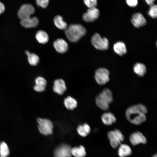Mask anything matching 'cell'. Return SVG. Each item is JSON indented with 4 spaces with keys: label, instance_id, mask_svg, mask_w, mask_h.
Listing matches in <instances>:
<instances>
[{
    "label": "cell",
    "instance_id": "9c48e42d",
    "mask_svg": "<svg viewBox=\"0 0 157 157\" xmlns=\"http://www.w3.org/2000/svg\"><path fill=\"white\" fill-rule=\"evenodd\" d=\"M99 15V12L97 8H88L87 11L84 13L82 17L87 22H91L97 19Z\"/></svg>",
    "mask_w": 157,
    "mask_h": 157
},
{
    "label": "cell",
    "instance_id": "2e32d148",
    "mask_svg": "<svg viewBox=\"0 0 157 157\" xmlns=\"http://www.w3.org/2000/svg\"><path fill=\"white\" fill-rule=\"evenodd\" d=\"M35 85L34 89L36 92H41L45 90L47 82L45 79L41 76H38L35 80Z\"/></svg>",
    "mask_w": 157,
    "mask_h": 157
},
{
    "label": "cell",
    "instance_id": "5bb4252c",
    "mask_svg": "<svg viewBox=\"0 0 157 157\" xmlns=\"http://www.w3.org/2000/svg\"><path fill=\"white\" fill-rule=\"evenodd\" d=\"M53 89L54 92L58 94H63L67 89L65 82L61 78L55 80L54 81Z\"/></svg>",
    "mask_w": 157,
    "mask_h": 157
},
{
    "label": "cell",
    "instance_id": "d6986e66",
    "mask_svg": "<svg viewBox=\"0 0 157 157\" xmlns=\"http://www.w3.org/2000/svg\"><path fill=\"white\" fill-rule=\"evenodd\" d=\"M118 152L120 157H125L130 155L132 154L131 149L130 147L125 144H120Z\"/></svg>",
    "mask_w": 157,
    "mask_h": 157
},
{
    "label": "cell",
    "instance_id": "83f0119b",
    "mask_svg": "<svg viewBox=\"0 0 157 157\" xmlns=\"http://www.w3.org/2000/svg\"><path fill=\"white\" fill-rule=\"evenodd\" d=\"M83 1L88 8H96L97 4V0H83Z\"/></svg>",
    "mask_w": 157,
    "mask_h": 157
},
{
    "label": "cell",
    "instance_id": "4dcf8cb0",
    "mask_svg": "<svg viewBox=\"0 0 157 157\" xmlns=\"http://www.w3.org/2000/svg\"><path fill=\"white\" fill-rule=\"evenodd\" d=\"M127 4L132 7H136L138 4V0H126Z\"/></svg>",
    "mask_w": 157,
    "mask_h": 157
},
{
    "label": "cell",
    "instance_id": "836d02e7",
    "mask_svg": "<svg viewBox=\"0 0 157 157\" xmlns=\"http://www.w3.org/2000/svg\"><path fill=\"white\" fill-rule=\"evenodd\" d=\"M152 157H157V155L156 154L154 155Z\"/></svg>",
    "mask_w": 157,
    "mask_h": 157
},
{
    "label": "cell",
    "instance_id": "6da1fadb",
    "mask_svg": "<svg viewBox=\"0 0 157 157\" xmlns=\"http://www.w3.org/2000/svg\"><path fill=\"white\" fill-rule=\"evenodd\" d=\"M147 107L141 104L132 106L127 108L126 116L127 119L131 123L139 125L146 120Z\"/></svg>",
    "mask_w": 157,
    "mask_h": 157
},
{
    "label": "cell",
    "instance_id": "ac0fdd59",
    "mask_svg": "<svg viewBox=\"0 0 157 157\" xmlns=\"http://www.w3.org/2000/svg\"><path fill=\"white\" fill-rule=\"evenodd\" d=\"M113 49L118 55L122 56L127 53L126 45L123 42L119 41L115 43L113 45Z\"/></svg>",
    "mask_w": 157,
    "mask_h": 157
},
{
    "label": "cell",
    "instance_id": "cb8c5ba5",
    "mask_svg": "<svg viewBox=\"0 0 157 157\" xmlns=\"http://www.w3.org/2000/svg\"><path fill=\"white\" fill-rule=\"evenodd\" d=\"M25 53L27 56L28 60L30 65L35 66L38 64L40 58L37 54L33 53H31L27 50Z\"/></svg>",
    "mask_w": 157,
    "mask_h": 157
},
{
    "label": "cell",
    "instance_id": "e0dca14e",
    "mask_svg": "<svg viewBox=\"0 0 157 157\" xmlns=\"http://www.w3.org/2000/svg\"><path fill=\"white\" fill-rule=\"evenodd\" d=\"M101 119L103 123L106 125H111L116 120L115 115L110 112L103 114L101 116Z\"/></svg>",
    "mask_w": 157,
    "mask_h": 157
},
{
    "label": "cell",
    "instance_id": "1f68e13d",
    "mask_svg": "<svg viewBox=\"0 0 157 157\" xmlns=\"http://www.w3.org/2000/svg\"><path fill=\"white\" fill-rule=\"evenodd\" d=\"M5 10V7L4 4L0 1V15L2 14Z\"/></svg>",
    "mask_w": 157,
    "mask_h": 157
},
{
    "label": "cell",
    "instance_id": "4316f807",
    "mask_svg": "<svg viewBox=\"0 0 157 157\" xmlns=\"http://www.w3.org/2000/svg\"><path fill=\"white\" fill-rule=\"evenodd\" d=\"M148 14L152 18H156L157 16V5L153 4L150 6L149 10L148 12Z\"/></svg>",
    "mask_w": 157,
    "mask_h": 157
},
{
    "label": "cell",
    "instance_id": "44dd1931",
    "mask_svg": "<svg viewBox=\"0 0 157 157\" xmlns=\"http://www.w3.org/2000/svg\"><path fill=\"white\" fill-rule=\"evenodd\" d=\"M35 36L38 41L42 44L47 43L49 40V37L48 34L46 32L42 30L38 31L36 33Z\"/></svg>",
    "mask_w": 157,
    "mask_h": 157
},
{
    "label": "cell",
    "instance_id": "484cf974",
    "mask_svg": "<svg viewBox=\"0 0 157 157\" xmlns=\"http://www.w3.org/2000/svg\"><path fill=\"white\" fill-rule=\"evenodd\" d=\"M9 153V150L7 144L4 142H1L0 143V157H7Z\"/></svg>",
    "mask_w": 157,
    "mask_h": 157
},
{
    "label": "cell",
    "instance_id": "9a60e30c",
    "mask_svg": "<svg viewBox=\"0 0 157 157\" xmlns=\"http://www.w3.org/2000/svg\"><path fill=\"white\" fill-rule=\"evenodd\" d=\"M20 24L26 28H30L36 27L38 24L39 20L35 17H29L21 19Z\"/></svg>",
    "mask_w": 157,
    "mask_h": 157
},
{
    "label": "cell",
    "instance_id": "7a4b0ae2",
    "mask_svg": "<svg viewBox=\"0 0 157 157\" xmlns=\"http://www.w3.org/2000/svg\"><path fill=\"white\" fill-rule=\"evenodd\" d=\"M65 32L66 37L70 42L76 43L86 34L87 31L81 24H72L67 27Z\"/></svg>",
    "mask_w": 157,
    "mask_h": 157
},
{
    "label": "cell",
    "instance_id": "7402d4cb",
    "mask_svg": "<svg viewBox=\"0 0 157 157\" xmlns=\"http://www.w3.org/2000/svg\"><path fill=\"white\" fill-rule=\"evenodd\" d=\"M53 22L56 27L60 30H65L68 26L67 23L60 15H57L54 17Z\"/></svg>",
    "mask_w": 157,
    "mask_h": 157
},
{
    "label": "cell",
    "instance_id": "4fadbf2b",
    "mask_svg": "<svg viewBox=\"0 0 157 157\" xmlns=\"http://www.w3.org/2000/svg\"><path fill=\"white\" fill-rule=\"evenodd\" d=\"M130 140L131 144L134 146L140 143L145 144L147 142L146 138L139 131L132 133L130 136Z\"/></svg>",
    "mask_w": 157,
    "mask_h": 157
},
{
    "label": "cell",
    "instance_id": "277c9868",
    "mask_svg": "<svg viewBox=\"0 0 157 157\" xmlns=\"http://www.w3.org/2000/svg\"><path fill=\"white\" fill-rule=\"evenodd\" d=\"M91 42L93 46L98 50L104 51L108 48L109 42L108 39L105 37H101L98 33L94 34L91 38Z\"/></svg>",
    "mask_w": 157,
    "mask_h": 157
},
{
    "label": "cell",
    "instance_id": "8fae6325",
    "mask_svg": "<svg viewBox=\"0 0 157 157\" xmlns=\"http://www.w3.org/2000/svg\"><path fill=\"white\" fill-rule=\"evenodd\" d=\"M53 46L56 51L60 53H66L69 48L67 43L62 38H58L54 41Z\"/></svg>",
    "mask_w": 157,
    "mask_h": 157
},
{
    "label": "cell",
    "instance_id": "3957f363",
    "mask_svg": "<svg viewBox=\"0 0 157 157\" xmlns=\"http://www.w3.org/2000/svg\"><path fill=\"white\" fill-rule=\"evenodd\" d=\"M113 100L111 91L109 89L105 88L97 97L95 101L99 108L103 110H106L109 109V104Z\"/></svg>",
    "mask_w": 157,
    "mask_h": 157
},
{
    "label": "cell",
    "instance_id": "d4e9b609",
    "mask_svg": "<svg viewBox=\"0 0 157 157\" xmlns=\"http://www.w3.org/2000/svg\"><path fill=\"white\" fill-rule=\"evenodd\" d=\"M71 152L72 155L75 157H84L86 155L85 149L82 146L71 149Z\"/></svg>",
    "mask_w": 157,
    "mask_h": 157
},
{
    "label": "cell",
    "instance_id": "52a82bcc",
    "mask_svg": "<svg viewBox=\"0 0 157 157\" xmlns=\"http://www.w3.org/2000/svg\"><path fill=\"white\" fill-rule=\"evenodd\" d=\"M109 71L104 68H99L96 70L94 75L95 79L100 85L105 84L110 80Z\"/></svg>",
    "mask_w": 157,
    "mask_h": 157
},
{
    "label": "cell",
    "instance_id": "30bf717a",
    "mask_svg": "<svg viewBox=\"0 0 157 157\" xmlns=\"http://www.w3.org/2000/svg\"><path fill=\"white\" fill-rule=\"evenodd\" d=\"M71 148L66 144L62 145L55 150L54 157H71Z\"/></svg>",
    "mask_w": 157,
    "mask_h": 157
},
{
    "label": "cell",
    "instance_id": "5b68a950",
    "mask_svg": "<svg viewBox=\"0 0 157 157\" xmlns=\"http://www.w3.org/2000/svg\"><path fill=\"white\" fill-rule=\"evenodd\" d=\"M37 122L38 130L41 133L45 135L52 133L53 125L50 120L46 118H38Z\"/></svg>",
    "mask_w": 157,
    "mask_h": 157
},
{
    "label": "cell",
    "instance_id": "ba28073f",
    "mask_svg": "<svg viewBox=\"0 0 157 157\" xmlns=\"http://www.w3.org/2000/svg\"><path fill=\"white\" fill-rule=\"evenodd\" d=\"M35 12V8L32 5L24 4L22 5L19 10L17 15L18 17L22 19L31 17Z\"/></svg>",
    "mask_w": 157,
    "mask_h": 157
},
{
    "label": "cell",
    "instance_id": "8992f818",
    "mask_svg": "<svg viewBox=\"0 0 157 157\" xmlns=\"http://www.w3.org/2000/svg\"><path fill=\"white\" fill-rule=\"evenodd\" d=\"M108 137L111 146L114 148H116L118 147L124 139V137L122 133L117 129L108 132Z\"/></svg>",
    "mask_w": 157,
    "mask_h": 157
},
{
    "label": "cell",
    "instance_id": "f546056e",
    "mask_svg": "<svg viewBox=\"0 0 157 157\" xmlns=\"http://www.w3.org/2000/svg\"><path fill=\"white\" fill-rule=\"evenodd\" d=\"M37 4L42 8H46L48 6L49 0H36Z\"/></svg>",
    "mask_w": 157,
    "mask_h": 157
},
{
    "label": "cell",
    "instance_id": "d6a6232c",
    "mask_svg": "<svg viewBox=\"0 0 157 157\" xmlns=\"http://www.w3.org/2000/svg\"><path fill=\"white\" fill-rule=\"evenodd\" d=\"M155 0H145L147 4L149 6H151L154 4V2Z\"/></svg>",
    "mask_w": 157,
    "mask_h": 157
},
{
    "label": "cell",
    "instance_id": "ffe728a7",
    "mask_svg": "<svg viewBox=\"0 0 157 157\" xmlns=\"http://www.w3.org/2000/svg\"><path fill=\"white\" fill-rule=\"evenodd\" d=\"M133 69L134 72L140 77L144 76L147 72L146 66L144 64L141 63H136L133 66Z\"/></svg>",
    "mask_w": 157,
    "mask_h": 157
},
{
    "label": "cell",
    "instance_id": "f1b7e54d",
    "mask_svg": "<svg viewBox=\"0 0 157 157\" xmlns=\"http://www.w3.org/2000/svg\"><path fill=\"white\" fill-rule=\"evenodd\" d=\"M77 131L78 134L82 137H85L88 134L83 125H80L78 126Z\"/></svg>",
    "mask_w": 157,
    "mask_h": 157
},
{
    "label": "cell",
    "instance_id": "603a6c76",
    "mask_svg": "<svg viewBox=\"0 0 157 157\" xmlns=\"http://www.w3.org/2000/svg\"><path fill=\"white\" fill-rule=\"evenodd\" d=\"M65 106L67 109L73 110L76 108L77 105L76 100L73 97L69 96L65 99L64 101Z\"/></svg>",
    "mask_w": 157,
    "mask_h": 157
},
{
    "label": "cell",
    "instance_id": "7c38bea8",
    "mask_svg": "<svg viewBox=\"0 0 157 157\" xmlns=\"http://www.w3.org/2000/svg\"><path fill=\"white\" fill-rule=\"evenodd\" d=\"M131 21L134 27L138 28L145 25L147 23L146 19L140 13H136L133 14Z\"/></svg>",
    "mask_w": 157,
    "mask_h": 157
}]
</instances>
